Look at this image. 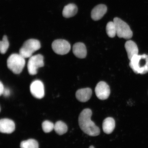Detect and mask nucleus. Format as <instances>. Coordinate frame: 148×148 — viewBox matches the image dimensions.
Segmentation results:
<instances>
[{
	"instance_id": "obj_15",
	"label": "nucleus",
	"mask_w": 148,
	"mask_h": 148,
	"mask_svg": "<svg viewBox=\"0 0 148 148\" xmlns=\"http://www.w3.org/2000/svg\"><path fill=\"white\" fill-rule=\"evenodd\" d=\"M115 127V122L114 118L108 117L105 119L103 123V129L105 134H110L114 131Z\"/></svg>"
},
{
	"instance_id": "obj_3",
	"label": "nucleus",
	"mask_w": 148,
	"mask_h": 148,
	"mask_svg": "<svg viewBox=\"0 0 148 148\" xmlns=\"http://www.w3.org/2000/svg\"><path fill=\"white\" fill-rule=\"evenodd\" d=\"M25 59L19 53H13L9 56L7 60V66L14 73L19 74L25 67Z\"/></svg>"
},
{
	"instance_id": "obj_13",
	"label": "nucleus",
	"mask_w": 148,
	"mask_h": 148,
	"mask_svg": "<svg viewBox=\"0 0 148 148\" xmlns=\"http://www.w3.org/2000/svg\"><path fill=\"white\" fill-rule=\"evenodd\" d=\"M73 52L74 55L77 58H84L87 55L86 46L82 42H77L73 46Z\"/></svg>"
},
{
	"instance_id": "obj_6",
	"label": "nucleus",
	"mask_w": 148,
	"mask_h": 148,
	"mask_svg": "<svg viewBox=\"0 0 148 148\" xmlns=\"http://www.w3.org/2000/svg\"><path fill=\"white\" fill-rule=\"evenodd\" d=\"M44 66V57L42 55H33L29 58L28 62V71L29 75H36L38 73V68Z\"/></svg>"
},
{
	"instance_id": "obj_14",
	"label": "nucleus",
	"mask_w": 148,
	"mask_h": 148,
	"mask_svg": "<svg viewBox=\"0 0 148 148\" xmlns=\"http://www.w3.org/2000/svg\"><path fill=\"white\" fill-rule=\"evenodd\" d=\"M125 48L130 60L133 57L138 55V49L137 45L134 42L129 40L125 42Z\"/></svg>"
},
{
	"instance_id": "obj_16",
	"label": "nucleus",
	"mask_w": 148,
	"mask_h": 148,
	"mask_svg": "<svg viewBox=\"0 0 148 148\" xmlns=\"http://www.w3.org/2000/svg\"><path fill=\"white\" fill-rule=\"evenodd\" d=\"M77 10L76 5L74 3H69L64 7L62 11L63 16L67 18L73 17L77 14Z\"/></svg>"
},
{
	"instance_id": "obj_5",
	"label": "nucleus",
	"mask_w": 148,
	"mask_h": 148,
	"mask_svg": "<svg viewBox=\"0 0 148 148\" xmlns=\"http://www.w3.org/2000/svg\"><path fill=\"white\" fill-rule=\"evenodd\" d=\"M113 21L116 26V35L119 38L127 40L132 38L133 33L128 24L117 17L114 18Z\"/></svg>"
},
{
	"instance_id": "obj_18",
	"label": "nucleus",
	"mask_w": 148,
	"mask_h": 148,
	"mask_svg": "<svg viewBox=\"0 0 148 148\" xmlns=\"http://www.w3.org/2000/svg\"><path fill=\"white\" fill-rule=\"evenodd\" d=\"M20 147L21 148H39V145L36 140L30 139L22 141L20 143Z\"/></svg>"
},
{
	"instance_id": "obj_10",
	"label": "nucleus",
	"mask_w": 148,
	"mask_h": 148,
	"mask_svg": "<svg viewBox=\"0 0 148 148\" xmlns=\"http://www.w3.org/2000/svg\"><path fill=\"white\" fill-rule=\"evenodd\" d=\"M15 129V125L12 120L4 118L0 120V131L3 134H10Z\"/></svg>"
},
{
	"instance_id": "obj_17",
	"label": "nucleus",
	"mask_w": 148,
	"mask_h": 148,
	"mask_svg": "<svg viewBox=\"0 0 148 148\" xmlns=\"http://www.w3.org/2000/svg\"><path fill=\"white\" fill-rule=\"evenodd\" d=\"M54 129L57 134L62 135L67 132L68 127L67 125L64 122L59 121L55 123Z\"/></svg>"
},
{
	"instance_id": "obj_24",
	"label": "nucleus",
	"mask_w": 148,
	"mask_h": 148,
	"mask_svg": "<svg viewBox=\"0 0 148 148\" xmlns=\"http://www.w3.org/2000/svg\"><path fill=\"white\" fill-rule=\"evenodd\" d=\"M89 148H94V147H93V146H90V147Z\"/></svg>"
},
{
	"instance_id": "obj_19",
	"label": "nucleus",
	"mask_w": 148,
	"mask_h": 148,
	"mask_svg": "<svg viewBox=\"0 0 148 148\" xmlns=\"http://www.w3.org/2000/svg\"><path fill=\"white\" fill-rule=\"evenodd\" d=\"M106 33L108 36L111 38L115 37L116 34V29L114 21H110L107 23L106 27Z\"/></svg>"
},
{
	"instance_id": "obj_21",
	"label": "nucleus",
	"mask_w": 148,
	"mask_h": 148,
	"mask_svg": "<svg viewBox=\"0 0 148 148\" xmlns=\"http://www.w3.org/2000/svg\"><path fill=\"white\" fill-rule=\"evenodd\" d=\"M54 125L52 122L46 120L42 123V128L44 132L49 133L54 129Z\"/></svg>"
},
{
	"instance_id": "obj_9",
	"label": "nucleus",
	"mask_w": 148,
	"mask_h": 148,
	"mask_svg": "<svg viewBox=\"0 0 148 148\" xmlns=\"http://www.w3.org/2000/svg\"><path fill=\"white\" fill-rule=\"evenodd\" d=\"M30 90L33 97L37 99H41L45 95L44 85L40 80L33 81L30 85Z\"/></svg>"
},
{
	"instance_id": "obj_1",
	"label": "nucleus",
	"mask_w": 148,
	"mask_h": 148,
	"mask_svg": "<svg viewBox=\"0 0 148 148\" xmlns=\"http://www.w3.org/2000/svg\"><path fill=\"white\" fill-rule=\"evenodd\" d=\"M92 112L91 110L86 108L81 112L79 117V127L83 132L89 136H92L99 135L100 130L91 120Z\"/></svg>"
},
{
	"instance_id": "obj_22",
	"label": "nucleus",
	"mask_w": 148,
	"mask_h": 148,
	"mask_svg": "<svg viewBox=\"0 0 148 148\" xmlns=\"http://www.w3.org/2000/svg\"><path fill=\"white\" fill-rule=\"evenodd\" d=\"M10 92L9 89L8 88H5L3 93V96L5 97H8L10 96Z\"/></svg>"
},
{
	"instance_id": "obj_7",
	"label": "nucleus",
	"mask_w": 148,
	"mask_h": 148,
	"mask_svg": "<svg viewBox=\"0 0 148 148\" xmlns=\"http://www.w3.org/2000/svg\"><path fill=\"white\" fill-rule=\"evenodd\" d=\"M52 48L57 54L64 55L69 52L71 49V45L69 42L65 40L58 39L53 42Z\"/></svg>"
},
{
	"instance_id": "obj_4",
	"label": "nucleus",
	"mask_w": 148,
	"mask_h": 148,
	"mask_svg": "<svg viewBox=\"0 0 148 148\" xmlns=\"http://www.w3.org/2000/svg\"><path fill=\"white\" fill-rule=\"evenodd\" d=\"M41 47L38 40L31 39L24 42L19 50V54L25 58H29L32 56L33 53L38 50Z\"/></svg>"
},
{
	"instance_id": "obj_11",
	"label": "nucleus",
	"mask_w": 148,
	"mask_h": 148,
	"mask_svg": "<svg viewBox=\"0 0 148 148\" xmlns=\"http://www.w3.org/2000/svg\"><path fill=\"white\" fill-rule=\"evenodd\" d=\"M107 10V7L106 5L103 4L97 5L92 11L91 16L92 19L94 21L100 20L106 14Z\"/></svg>"
},
{
	"instance_id": "obj_8",
	"label": "nucleus",
	"mask_w": 148,
	"mask_h": 148,
	"mask_svg": "<svg viewBox=\"0 0 148 148\" xmlns=\"http://www.w3.org/2000/svg\"><path fill=\"white\" fill-rule=\"evenodd\" d=\"M96 96L100 99L104 100L109 97L110 94V89L108 84L103 81L100 82L95 88Z\"/></svg>"
},
{
	"instance_id": "obj_20",
	"label": "nucleus",
	"mask_w": 148,
	"mask_h": 148,
	"mask_svg": "<svg viewBox=\"0 0 148 148\" xmlns=\"http://www.w3.org/2000/svg\"><path fill=\"white\" fill-rule=\"evenodd\" d=\"M9 44L6 36H3L2 40L0 42V51L2 54L6 53L9 47Z\"/></svg>"
},
{
	"instance_id": "obj_23",
	"label": "nucleus",
	"mask_w": 148,
	"mask_h": 148,
	"mask_svg": "<svg viewBox=\"0 0 148 148\" xmlns=\"http://www.w3.org/2000/svg\"><path fill=\"white\" fill-rule=\"evenodd\" d=\"M5 88L3 86V84L1 82H0V95H2L3 90H4Z\"/></svg>"
},
{
	"instance_id": "obj_2",
	"label": "nucleus",
	"mask_w": 148,
	"mask_h": 148,
	"mask_svg": "<svg viewBox=\"0 0 148 148\" xmlns=\"http://www.w3.org/2000/svg\"><path fill=\"white\" fill-rule=\"evenodd\" d=\"M130 66L135 73L144 75L148 73V55H136L131 59Z\"/></svg>"
},
{
	"instance_id": "obj_12",
	"label": "nucleus",
	"mask_w": 148,
	"mask_h": 148,
	"mask_svg": "<svg viewBox=\"0 0 148 148\" xmlns=\"http://www.w3.org/2000/svg\"><path fill=\"white\" fill-rule=\"evenodd\" d=\"M92 93V90L90 88L80 89L76 92V97L79 101L82 102H86L90 99Z\"/></svg>"
}]
</instances>
